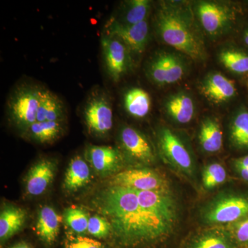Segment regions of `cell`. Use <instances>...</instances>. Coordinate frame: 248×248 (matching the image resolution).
<instances>
[{
    "label": "cell",
    "instance_id": "cell-10",
    "mask_svg": "<svg viewBox=\"0 0 248 248\" xmlns=\"http://www.w3.org/2000/svg\"><path fill=\"white\" fill-rule=\"evenodd\" d=\"M185 62L173 53H158L152 59L147 67L148 78L158 85L174 84L185 75Z\"/></svg>",
    "mask_w": 248,
    "mask_h": 248
},
{
    "label": "cell",
    "instance_id": "cell-11",
    "mask_svg": "<svg viewBox=\"0 0 248 248\" xmlns=\"http://www.w3.org/2000/svg\"><path fill=\"white\" fill-rule=\"evenodd\" d=\"M107 35L122 41L130 52L142 53L148 43L149 25L147 20L135 25H125L115 19H110L107 26Z\"/></svg>",
    "mask_w": 248,
    "mask_h": 248
},
{
    "label": "cell",
    "instance_id": "cell-9",
    "mask_svg": "<svg viewBox=\"0 0 248 248\" xmlns=\"http://www.w3.org/2000/svg\"><path fill=\"white\" fill-rule=\"evenodd\" d=\"M158 139L160 151L165 159L181 172L192 175L195 170L193 160L180 138L170 129L162 128Z\"/></svg>",
    "mask_w": 248,
    "mask_h": 248
},
{
    "label": "cell",
    "instance_id": "cell-33",
    "mask_svg": "<svg viewBox=\"0 0 248 248\" xmlns=\"http://www.w3.org/2000/svg\"><path fill=\"white\" fill-rule=\"evenodd\" d=\"M234 165V167H242L248 169V155L235 160Z\"/></svg>",
    "mask_w": 248,
    "mask_h": 248
},
{
    "label": "cell",
    "instance_id": "cell-12",
    "mask_svg": "<svg viewBox=\"0 0 248 248\" xmlns=\"http://www.w3.org/2000/svg\"><path fill=\"white\" fill-rule=\"evenodd\" d=\"M85 159L100 174L117 172L123 164L122 153L112 146L90 145L85 150Z\"/></svg>",
    "mask_w": 248,
    "mask_h": 248
},
{
    "label": "cell",
    "instance_id": "cell-18",
    "mask_svg": "<svg viewBox=\"0 0 248 248\" xmlns=\"http://www.w3.org/2000/svg\"><path fill=\"white\" fill-rule=\"evenodd\" d=\"M64 121L36 122L23 130L26 138L40 143H50L63 135Z\"/></svg>",
    "mask_w": 248,
    "mask_h": 248
},
{
    "label": "cell",
    "instance_id": "cell-16",
    "mask_svg": "<svg viewBox=\"0 0 248 248\" xmlns=\"http://www.w3.org/2000/svg\"><path fill=\"white\" fill-rule=\"evenodd\" d=\"M184 248H239L223 227H215L199 233Z\"/></svg>",
    "mask_w": 248,
    "mask_h": 248
},
{
    "label": "cell",
    "instance_id": "cell-29",
    "mask_svg": "<svg viewBox=\"0 0 248 248\" xmlns=\"http://www.w3.org/2000/svg\"><path fill=\"white\" fill-rule=\"evenodd\" d=\"M227 172L224 167L221 164H212L208 165L203 170L202 174V182L205 188L210 190L221 185L226 182Z\"/></svg>",
    "mask_w": 248,
    "mask_h": 248
},
{
    "label": "cell",
    "instance_id": "cell-34",
    "mask_svg": "<svg viewBox=\"0 0 248 248\" xmlns=\"http://www.w3.org/2000/svg\"><path fill=\"white\" fill-rule=\"evenodd\" d=\"M236 172L244 181L248 182V169L242 167H235Z\"/></svg>",
    "mask_w": 248,
    "mask_h": 248
},
{
    "label": "cell",
    "instance_id": "cell-32",
    "mask_svg": "<svg viewBox=\"0 0 248 248\" xmlns=\"http://www.w3.org/2000/svg\"><path fill=\"white\" fill-rule=\"evenodd\" d=\"M65 248H104V246L97 240L78 235L68 236L65 243Z\"/></svg>",
    "mask_w": 248,
    "mask_h": 248
},
{
    "label": "cell",
    "instance_id": "cell-7",
    "mask_svg": "<svg viewBox=\"0 0 248 248\" xmlns=\"http://www.w3.org/2000/svg\"><path fill=\"white\" fill-rule=\"evenodd\" d=\"M109 185L129 187L140 191H170L169 181L154 170H125L110 178Z\"/></svg>",
    "mask_w": 248,
    "mask_h": 248
},
{
    "label": "cell",
    "instance_id": "cell-20",
    "mask_svg": "<svg viewBox=\"0 0 248 248\" xmlns=\"http://www.w3.org/2000/svg\"><path fill=\"white\" fill-rule=\"evenodd\" d=\"M91 181V170L88 162L81 156L71 159L65 174L63 188L68 192H74L87 185Z\"/></svg>",
    "mask_w": 248,
    "mask_h": 248
},
{
    "label": "cell",
    "instance_id": "cell-3",
    "mask_svg": "<svg viewBox=\"0 0 248 248\" xmlns=\"http://www.w3.org/2000/svg\"><path fill=\"white\" fill-rule=\"evenodd\" d=\"M248 217V194L223 192L202 209L201 217L208 225L231 224Z\"/></svg>",
    "mask_w": 248,
    "mask_h": 248
},
{
    "label": "cell",
    "instance_id": "cell-5",
    "mask_svg": "<svg viewBox=\"0 0 248 248\" xmlns=\"http://www.w3.org/2000/svg\"><path fill=\"white\" fill-rule=\"evenodd\" d=\"M83 115L90 133L102 137L112 130L113 111L110 99L105 93L93 94L85 104Z\"/></svg>",
    "mask_w": 248,
    "mask_h": 248
},
{
    "label": "cell",
    "instance_id": "cell-35",
    "mask_svg": "<svg viewBox=\"0 0 248 248\" xmlns=\"http://www.w3.org/2000/svg\"><path fill=\"white\" fill-rule=\"evenodd\" d=\"M11 248H33L30 244L25 242V241H22V242L17 243L15 244Z\"/></svg>",
    "mask_w": 248,
    "mask_h": 248
},
{
    "label": "cell",
    "instance_id": "cell-2",
    "mask_svg": "<svg viewBox=\"0 0 248 248\" xmlns=\"http://www.w3.org/2000/svg\"><path fill=\"white\" fill-rule=\"evenodd\" d=\"M194 14L188 3L162 1L155 14V29L165 44L196 61H203L206 50Z\"/></svg>",
    "mask_w": 248,
    "mask_h": 248
},
{
    "label": "cell",
    "instance_id": "cell-8",
    "mask_svg": "<svg viewBox=\"0 0 248 248\" xmlns=\"http://www.w3.org/2000/svg\"><path fill=\"white\" fill-rule=\"evenodd\" d=\"M102 49L104 64L109 77L113 81H119L131 66L130 50L117 37L103 35Z\"/></svg>",
    "mask_w": 248,
    "mask_h": 248
},
{
    "label": "cell",
    "instance_id": "cell-1",
    "mask_svg": "<svg viewBox=\"0 0 248 248\" xmlns=\"http://www.w3.org/2000/svg\"><path fill=\"white\" fill-rule=\"evenodd\" d=\"M94 207L110 223L117 248H156L166 244L177 227L143 208L135 189L109 186L94 201Z\"/></svg>",
    "mask_w": 248,
    "mask_h": 248
},
{
    "label": "cell",
    "instance_id": "cell-26",
    "mask_svg": "<svg viewBox=\"0 0 248 248\" xmlns=\"http://www.w3.org/2000/svg\"><path fill=\"white\" fill-rule=\"evenodd\" d=\"M219 60L227 69L233 73H248V55L244 52L235 49H225L219 54Z\"/></svg>",
    "mask_w": 248,
    "mask_h": 248
},
{
    "label": "cell",
    "instance_id": "cell-4",
    "mask_svg": "<svg viewBox=\"0 0 248 248\" xmlns=\"http://www.w3.org/2000/svg\"><path fill=\"white\" fill-rule=\"evenodd\" d=\"M43 88L24 84L11 93L7 103V112L13 123L22 130L37 122V110Z\"/></svg>",
    "mask_w": 248,
    "mask_h": 248
},
{
    "label": "cell",
    "instance_id": "cell-28",
    "mask_svg": "<svg viewBox=\"0 0 248 248\" xmlns=\"http://www.w3.org/2000/svg\"><path fill=\"white\" fill-rule=\"evenodd\" d=\"M89 218L84 210L75 207L66 209L63 215V218L68 226L79 234L87 232Z\"/></svg>",
    "mask_w": 248,
    "mask_h": 248
},
{
    "label": "cell",
    "instance_id": "cell-27",
    "mask_svg": "<svg viewBox=\"0 0 248 248\" xmlns=\"http://www.w3.org/2000/svg\"><path fill=\"white\" fill-rule=\"evenodd\" d=\"M231 139L235 146L248 149V112L241 111L232 121Z\"/></svg>",
    "mask_w": 248,
    "mask_h": 248
},
{
    "label": "cell",
    "instance_id": "cell-23",
    "mask_svg": "<svg viewBox=\"0 0 248 248\" xmlns=\"http://www.w3.org/2000/svg\"><path fill=\"white\" fill-rule=\"evenodd\" d=\"M124 104L129 115L135 118H143L151 110V97L146 91L140 88L128 90L124 95Z\"/></svg>",
    "mask_w": 248,
    "mask_h": 248
},
{
    "label": "cell",
    "instance_id": "cell-31",
    "mask_svg": "<svg viewBox=\"0 0 248 248\" xmlns=\"http://www.w3.org/2000/svg\"><path fill=\"white\" fill-rule=\"evenodd\" d=\"M87 232L97 239H105L110 236L112 228L105 217L94 215L89 218Z\"/></svg>",
    "mask_w": 248,
    "mask_h": 248
},
{
    "label": "cell",
    "instance_id": "cell-17",
    "mask_svg": "<svg viewBox=\"0 0 248 248\" xmlns=\"http://www.w3.org/2000/svg\"><path fill=\"white\" fill-rule=\"evenodd\" d=\"M62 218L52 207L45 205L40 209L36 225V232L41 241L46 246L56 241Z\"/></svg>",
    "mask_w": 248,
    "mask_h": 248
},
{
    "label": "cell",
    "instance_id": "cell-24",
    "mask_svg": "<svg viewBox=\"0 0 248 248\" xmlns=\"http://www.w3.org/2000/svg\"><path fill=\"white\" fill-rule=\"evenodd\" d=\"M201 146L204 151L215 153L221 149L223 133L217 120L208 118L202 122L200 132Z\"/></svg>",
    "mask_w": 248,
    "mask_h": 248
},
{
    "label": "cell",
    "instance_id": "cell-36",
    "mask_svg": "<svg viewBox=\"0 0 248 248\" xmlns=\"http://www.w3.org/2000/svg\"><path fill=\"white\" fill-rule=\"evenodd\" d=\"M244 41L245 43H246V45L248 46V28L247 29H246V31H245Z\"/></svg>",
    "mask_w": 248,
    "mask_h": 248
},
{
    "label": "cell",
    "instance_id": "cell-6",
    "mask_svg": "<svg viewBox=\"0 0 248 248\" xmlns=\"http://www.w3.org/2000/svg\"><path fill=\"white\" fill-rule=\"evenodd\" d=\"M195 11L203 30L213 37L224 33L235 18L231 6L221 1H201L196 5Z\"/></svg>",
    "mask_w": 248,
    "mask_h": 248
},
{
    "label": "cell",
    "instance_id": "cell-22",
    "mask_svg": "<svg viewBox=\"0 0 248 248\" xmlns=\"http://www.w3.org/2000/svg\"><path fill=\"white\" fill-rule=\"evenodd\" d=\"M165 108L170 117L179 124L189 123L195 115V107L192 97L184 93L171 96L166 101Z\"/></svg>",
    "mask_w": 248,
    "mask_h": 248
},
{
    "label": "cell",
    "instance_id": "cell-14",
    "mask_svg": "<svg viewBox=\"0 0 248 248\" xmlns=\"http://www.w3.org/2000/svg\"><path fill=\"white\" fill-rule=\"evenodd\" d=\"M56 164L53 160L42 159L31 167L25 179L28 195L37 197L42 195L53 182Z\"/></svg>",
    "mask_w": 248,
    "mask_h": 248
},
{
    "label": "cell",
    "instance_id": "cell-19",
    "mask_svg": "<svg viewBox=\"0 0 248 248\" xmlns=\"http://www.w3.org/2000/svg\"><path fill=\"white\" fill-rule=\"evenodd\" d=\"M66 108L58 95L50 90L43 89L37 110V122L64 121Z\"/></svg>",
    "mask_w": 248,
    "mask_h": 248
},
{
    "label": "cell",
    "instance_id": "cell-25",
    "mask_svg": "<svg viewBox=\"0 0 248 248\" xmlns=\"http://www.w3.org/2000/svg\"><path fill=\"white\" fill-rule=\"evenodd\" d=\"M151 2L148 0H131L125 2V9L117 22L125 25H135L147 20Z\"/></svg>",
    "mask_w": 248,
    "mask_h": 248
},
{
    "label": "cell",
    "instance_id": "cell-13",
    "mask_svg": "<svg viewBox=\"0 0 248 248\" xmlns=\"http://www.w3.org/2000/svg\"><path fill=\"white\" fill-rule=\"evenodd\" d=\"M120 140L124 151L130 157L144 164L154 162L155 155L151 143L137 129L123 127L121 130Z\"/></svg>",
    "mask_w": 248,
    "mask_h": 248
},
{
    "label": "cell",
    "instance_id": "cell-15",
    "mask_svg": "<svg viewBox=\"0 0 248 248\" xmlns=\"http://www.w3.org/2000/svg\"><path fill=\"white\" fill-rule=\"evenodd\" d=\"M234 81L220 73H213L204 79L202 92L210 100L217 103L228 102L236 94Z\"/></svg>",
    "mask_w": 248,
    "mask_h": 248
},
{
    "label": "cell",
    "instance_id": "cell-30",
    "mask_svg": "<svg viewBox=\"0 0 248 248\" xmlns=\"http://www.w3.org/2000/svg\"><path fill=\"white\" fill-rule=\"evenodd\" d=\"M224 228L238 248H248V217L227 225Z\"/></svg>",
    "mask_w": 248,
    "mask_h": 248
},
{
    "label": "cell",
    "instance_id": "cell-21",
    "mask_svg": "<svg viewBox=\"0 0 248 248\" xmlns=\"http://www.w3.org/2000/svg\"><path fill=\"white\" fill-rule=\"evenodd\" d=\"M27 220V212L14 205H8L0 215V240L1 244L12 237L22 229Z\"/></svg>",
    "mask_w": 248,
    "mask_h": 248
}]
</instances>
